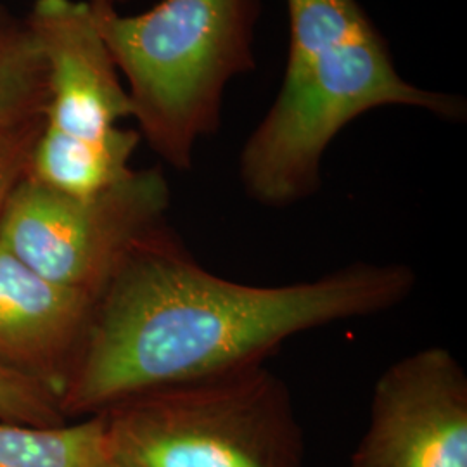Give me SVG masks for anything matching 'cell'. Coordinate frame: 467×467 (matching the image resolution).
I'll return each instance as SVG.
<instances>
[{"label": "cell", "mask_w": 467, "mask_h": 467, "mask_svg": "<svg viewBox=\"0 0 467 467\" xmlns=\"http://www.w3.org/2000/svg\"><path fill=\"white\" fill-rule=\"evenodd\" d=\"M405 264L357 262L317 279L254 285L200 265L170 223L142 237L94 298L59 393L67 420L134 395L262 366L284 341L409 300Z\"/></svg>", "instance_id": "obj_1"}, {"label": "cell", "mask_w": 467, "mask_h": 467, "mask_svg": "<svg viewBox=\"0 0 467 467\" xmlns=\"http://www.w3.org/2000/svg\"><path fill=\"white\" fill-rule=\"evenodd\" d=\"M0 420L28 426H61L67 422L56 393L32 379L0 368Z\"/></svg>", "instance_id": "obj_12"}, {"label": "cell", "mask_w": 467, "mask_h": 467, "mask_svg": "<svg viewBox=\"0 0 467 467\" xmlns=\"http://www.w3.org/2000/svg\"><path fill=\"white\" fill-rule=\"evenodd\" d=\"M88 2L140 139L168 167L191 170L198 144L222 125L227 87L256 69L262 0H161L132 16Z\"/></svg>", "instance_id": "obj_3"}, {"label": "cell", "mask_w": 467, "mask_h": 467, "mask_svg": "<svg viewBox=\"0 0 467 467\" xmlns=\"http://www.w3.org/2000/svg\"><path fill=\"white\" fill-rule=\"evenodd\" d=\"M140 135L118 129L104 140H84L44 127L36 135L26 179L67 196H92L129 177Z\"/></svg>", "instance_id": "obj_9"}, {"label": "cell", "mask_w": 467, "mask_h": 467, "mask_svg": "<svg viewBox=\"0 0 467 467\" xmlns=\"http://www.w3.org/2000/svg\"><path fill=\"white\" fill-rule=\"evenodd\" d=\"M96 467H130L127 466L125 462H121L119 459H117L113 453L108 457V459H104L100 464H98Z\"/></svg>", "instance_id": "obj_14"}, {"label": "cell", "mask_w": 467, "mask_h": 467, "mask_svg": "<svg viewBox=\"0 0 467 467\" xmlns=\"http://www.w3.org/2000/svg\"><path fill=\"white\" fill-rule=\"evenodd\" d=\"M92 306L94 296L44 277L0 243V368L59 400Z\"/></svg>", "instance_id": "obj_8"}, {"label": "cell", "mask_w": 467, "mask_h": 467, "mask_svg": "<svg viewBox=\"0 0 467 467\" xmlns=\"http://www.w3.org/2000/svg\"><path fill=\"white\" fill-rule=\"evenodd\" d=\"M171 191L160 167L135 170L92 196L19 182L0 218V243L54 283L98 296L129 251L168 222Z\"/></svg>", "instance_id": "obj_5"}, {"label": "cell", "mask_w": 467, "mask_h": 467, "mask_svg": "<svg viewBox=\"0 0 467 467\" xmlns=\"http://www.w3.org/2000/svg\"><path fill=\"white\" fill-rule=\"evenodd\" d=\"M46 63L25 19L0 26V130L44 119Z\"/></svg>", "instance_id": "obj_11"}, {"label": "cell", "mask_w": 467, "mask_h": 467, "mask_svg": "<svg viewBox=\"0 0 467 467\" xmlns=\"http://www.w3.org/2000/svg\"><path fill=\"white\" fill-rule=\"evenodd\" d=\"M42 121L44 119L0 130V218L11 194L26 175L28 160Z\"/></svg>", "instance_id": "obj_13"}, {"label": "cell", "mask_w": 467, "mask_h": 467, "mask_svg": "<svg viewBox=\"0 0 467 467\" xmlns=\"http://www.w3.org/2000/svg\"><path fill=\"white\" fill-rule=\"evenodd\" d=\"M102 418L130 467H306L291 391L265 364L150 389Z\"/></svg>", "instance_id": "obj_4"}, {"label": "cell", "mask_w": 467, "mask_h": 467, "mask_svg": "<svg viewBox=\"0 0 467 467\" xmlns=\"http://www.w3.org/2000/svg\"><path fill=\"white\" fill-rule=\"evenodd\" d=\"M289 52L283 85L239 154L250 200L285 208L322 185V161L353 119L409 106L461 121L466 100L407 82L388 40L358 0H285Z\"/></svg>", "instance_id": "obj_2"}, {"label": "cell", "mask_w": 467, "mask_h": 467, "mask_svg": "<svg viewBox=\"0 0 467 467\" xmlns=\"http://www.w3.org/2000/svg\"><path fill=\"white\" fill-rule=\"evenodd\" d=\"M25 21L46 63L44 127L84 140L115 134L132 108L90 2L35 0Z\"/></svg>", "instance_id": "obj_7"}, {"label": "cell", "mask_w": 467, "mask_h": 467, "mask_svg": "<svg viewBox=\"0 0 467 467\" xmlns=\"http://www.w3.org/2000/svg\"><path fill=\"white\" fill-rule=\"evenodd\" d=\"M109 455L102 414L50 428L0 420V467H96Z\"/></svg>", "instance_id": "obj_10"}, {"label": "cell", "mask_w": 467, "mask_h": 467, "mask_svg": "<svg viewBox=\"0 0 467 467\" xmlns=\"http://www.w3.org/2000/svg\"><path fill=\"white\" fill-rule=\"evenodd\" d=\"M102 2H108V4H111V5H121V4H129V2H132V0H102Z\"/></svg>", "instance_id": "obj_16"}, {"label": "cell", "mask_w": 467, "mask_h": 467, "mask_svg": "<svg viewBox=\"0 0 467 467\" xmlns=\"http://www.w3.org/2000/svg\"><path fill=\"white\" fill-rule=\"evenodd\" d=\"M11 19H15V17L9 15V11H7V9L2 5V2H0V26L5 25V23H9Z\"/></svg>", "instance_id": "obj_15"}, {"label": "cell", "mask_w": 467, "mask_h": 467, "mask_svg": "<svg viewBox=\"0 0 467 467\" xmlns=\"http://www.w3.org/2000/svg\"><path fill=\"white\" fill-rule=\"evenodd\" d=\"M348 467H467V374L449 348L414 351L384 370Z\"/></svg>", "instance_id": "obj_6"}]
</instances>
